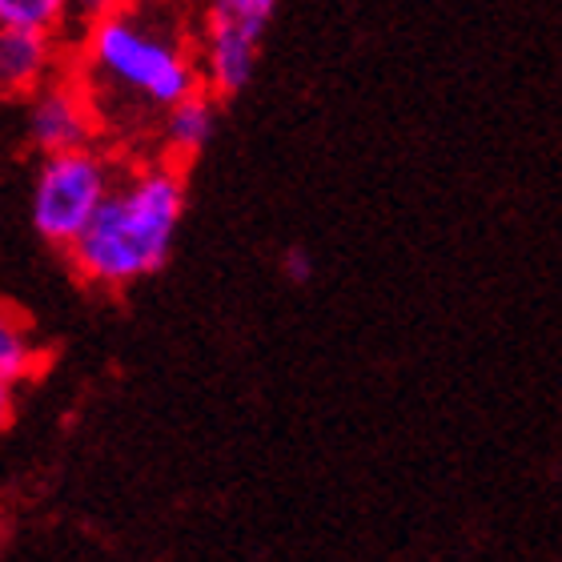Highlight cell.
Masks as SVG:
<instances>
[{
  "label": "cell",
  "instance_id": "1",
  "mask_svg": "<svg viewBox=\"0 0 562 562\" xmlns=\"http://www.w3.org/2000/svg\"><path fill=\"white\" fill-rule=\"evenodd\" d=\"M72 72L93 101L101 133L117 117L137 130L157 125L165 109L201 89L198 48L173 24V12L149 0H121L85 24Z\"/></svg>",
  "mask_w": 562,
  "mask_h": 562
},
{
  "label": "cell",
  "instance_id": "2",
  "mask_svg": "<svg viewBox=\"0 0 562 562\" xmlns=\"http://www.w3.org/2000/svg\"><path fill=\"white\" fill-rule=\"evenodd\" d=\"M186 169L165 153L121 165L105 201L65 249L81 285L121 293L169 266L189 201Z\"/></svg>",
  "mask_w": 562,
  "mask_h": 562
},
{
  "label": "cell",
  "instance_id": "3",
  "mask_svg": "<svg viewBox=\"0 0 562 562\" xmlns=\"http://www.w3.org/2000/svg\"><path fill=\"white\" fill-rule=\"evenodd\" d=\"M121 161L101 145H77V149L41 153L33 173V193H29V222L33 234L53 246L57 254L77 241L97 205L105 201Z\"/></svg>",
  "mask_w": 562,
  "mask_h": 562
},
{
  "label": "cell",
  "instance_id": "4",
  "mask_svg": "<svg viewBox=\"0 0 562 562\" xmlns=\"http://www.w3.org/2000/svg\"><path fill=\"white\" fill-rule=\"evenodd\" d=\"M278 0H210L201 21L198 69L201 89L217 101L246 93L258 72L261 36L270 29Z\"/></svg>",
  "mask_w": 562,
  "mask_h": 562
},
{
  "label": "cell",
  "instance_id": "5",
  "mask_svg": "<svg viewBox=\"0 0 562 562\" xmlns=\"http://www.w3.org/2000/svg\"><path fill=\"white\" fill-rule=\"evenodd\" d=\"M21 105H24V137L36 149V157L41 153L77 149V145H93L101 137V121H97L93 101H89L81 77L69 65L60 72H53L45 85H36Z\"/></svg>",
  "mask_w": 562,
  "mask_h": 562
},
{
  "label": "cell",
  "instance_id": "6",
  "mask_svg": "<svg viewBox=\"0 0 562 562\" xmlns=\"http://www.w3.org/2000/svg\"><path fill=\"white\" fill-rule=\"evenodd\" d=\"M69 65V48L60 36L29 33V29H0V97L24 101L36 85Z\"/></svg>",
  "mask_w": 562,
  "mask_h": 562
},
{
  "label": "cell",
  "instance_id": "7",
  "mask_svg": "<svg viewBox=\"0 0 562 562\" xmlns=\"http://www.w3.org/2000/svg\"><path fill=\"white\" fill-rule=\"evenodd\" d=\"M217 97H210L205 89L181 97L177 105H169L157 117V137H161V153L173 161L189 165L217 133Z\"/></svg>",
  "mask_w": 562,
  "mask_h": 562
},
{
  "label": "cell",
  "instance_id": "8",
  "mask_svg": "<svg viewBox=\"0 0 562 562\" xmlns=\"http://www.w3.org/2000/svg\"><path fill=\"white\" fill-rule=\"evenodd\" d=\"M41 370H45V346L36 341L33 322L0 297V378L12 386H24Z\"/></svg>",
  "mask_w": 562,
  "mask_h": 562
},
{
  "label": "cell",
  "instance_id": "9",
  "mask_svg": "<svg viewBox=\"0 0 562 562\" xmlns=\"http://www.w3.org/2000/svg\"><path fill=\"white\" fill-rule=\"evenodd\" d=\"M0 29H29V33L60 36L69 45V0H0Z\"/></svg>",
  "mask_w": 562,
  "mask_h": 562
},
{
  "label": "cell",
  "instance_id": "10",
  "mask_svg": "<svg viewBox=\"0 0 562 562\" xmlns=\"http://www.w3.org/2000/svg\"><path fill=\"white\" fill-rule=\"evenodd\" d=\"M281 273H285L290 285H310V278H314V258H310V249L305 246L285 249V254H281Z\"/></svg>",
  "mask_w": 562,
  "mask_h": 562
},
{
  "label": "cell",
  "instance_id": "11",
  "mask_svg": "<svg viewBox=\"0 0 562 562\" xmlns=\"http://www.w3.org/2000/svg\"><path fill=\"white\" fill-rule=\"evenodd\" d=\"M121 0H69V21L81 33L85 24H93L97 16H105L109 9H117Z\"/></svg>",
  "mask_w": 562,
  "mask_h": 562
},
{
  "label": "cell",
  "instance_id": "12",
  "mask_svg": "<svg viewBox=\"0 0 562 562\" xmlns=\"http://www.w3.org/2000/svg\"><path fill=\"white\" fill-rule=\"evenodd\" d=\"M12 411H16V386L0 378V430L12 422Z\"/></svg>",
  "mask_w": 562,
  "mask_h": 562
}]
</instances>
